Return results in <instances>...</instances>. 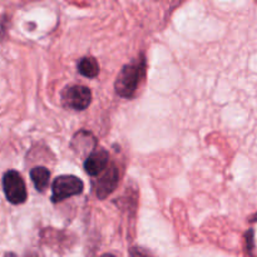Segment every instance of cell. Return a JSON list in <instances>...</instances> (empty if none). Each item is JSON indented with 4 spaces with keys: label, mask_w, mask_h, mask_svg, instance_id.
Listing matches in <instances>:
<instances>
[{
    "label": "cell",
    "mask_w": 257,
    "mask_h": 257,
    "mask_svg": "<svg viewBox=\"0 0 257 257\" xmlns=\"http://www.w3.org/2000/svg\"><path fill=\"white\" fill-rule=\"evenodd\" d=\"M4 257H17V255H15V253H13V252H9V253H7V255H5Z\"/></svg>",
    "instance_id": "cell-10"
},
{
    "label": "cell",
    "mask_w": 257,
    "mask_h": 257,
    "mask_svg": "<svg viewBox=\"0 0 257 257\" xmlns=\"http://www.w3.org/2000/svg\"><path fill=\"white\" fill-rule=\"evenodd\" d=\"M109 153L104 150H95L84 161V170L89 176H99L107 168Z\"/></svg>",
    "instance_id": "cell-6"
},
{
    "label": "cell",
    "mask_w": 257,
    "mask_h": 257,
    "mask_svg": "<svg viewBox=\"0 0 257 257\" xmlns=\"http://www.w3.org/2000/svg\"><path fill=\"white\" fill-rule=\"evenodd\" d=\"M3 188L7 200L13 205H22L27 201V187L19 172L10 170L3 176Z\"/></svg>",
    "instance_id": "cell-3"
},
{
    "label": "cell",
    "mask_w": 257,
    "mask_h": 257,
    "mask_svg": "<svg viewBox=\"0 0 257 257\" xmlns=\"http://www.w3.org/2000/svg\"><path fill=\"white\" fill-rule=\"evenodd\" d=\"M118 170L112 166L110 168H108L104 173L99 177L97 183V187H95V195L99 200H104L105 197L110 195L113 191L115 190L118 185Z\"/></svg>",
    "instance_id": "cell-5"
},
{
    "label": "cell",
    "mask_w": 257,
    "mask_h": 257,
    "mask_svg": "<svg viewBox=\"0 0 257 257\" xmlns=\"http://www.w3.org/2000/svg\"><path fill=\"white\" fill-rule=\"evenodd\" d=\"M30 178H32L34 187L37 188L38 192L43 193L45 188L48 187V185H49L50 172L45 167H34L30 171Z\"/></svg>",
    "instance_id": "cell-7"
},
{
    "label": "cell",
    "mask_w": 257,
    "mask_h": 257,
    "mask_svg": "<svg viewBox=\"0 0 257 257\" xmlns=\"http://www.w3.org/2000/svg\"><path fill=\"white\" fill-rule=\"evenodd\" d=\"M84 188V183L80 178L72 175L59 176L52 185V202L59 203L73 196L80 195Z\"/></svg>",
    "instance_id": "cell-2"
},
{
    "label": "cell",
    "mask_w": 257,
    "mask_h": 257,
    "mask_svg": "<svg viewBox=\"0 0 257 257\" xmlns=\"http://www.w3.org/2000/svg\"><path fill=\"white\" fill-rule=\"evenodd\" d=\"M100 257H114V256L110 255V253H105V255H103V256H100Z\"/></svg>",
    "instance_id": "cell-11"
},
{
    "label": "cell",
    "mask_w": 257,
    "mask_h": 257,
    "mask_svg": "<svg viewBox=\"0 0 257 257\" xmlns=\"http://www.w3.org/2000/svg\"><path fill=\"white\" fill-rule=\"evenodd\" d=\"M145 74L146 60L143 57L125 64L118 74L114 83L117 94L123 98H132L137 92L141 80L145 78Z\"/></svg>",
    "instance_id": "cell-1"
},
{
    "label": "cell",
    "mask_w": 257,
    "mask_h": 257,
    "mask_svg": "<svg viewBox=\"0 0 257 257\" xmlns=\"http://www.w3.org/2000/svg\"><path fill=\"white\" fill-rule=\"evenodd\" d=\"M131 257H151L147 252L140 250V248H132L131 250Z\"/></svg>",
    "instance_id": "cell-9"
},
{
    "label": "cell",
    "mask_w": 257,
    "mask_h": 257,
    "mask_svg": "<svg viewBox=\"0 0 257 257\" xmlns=\"http://www.w3.org/2000/svg\"><path fill=\"white\" fill-rule=\"evenodd\" d=\"M78 72L87 78H95L99 74V64L93 57H84L78 63Z\"/></svg>",
    "instance_id": "cell-8"
},
{
    "label": "cell",
    "mask_w": 257,
    "mask_h": 257,
    "mask_svg": "<svg viewBox=\"0 0 257 257\" xmlns=\"http://www.w3.org/2000/svg\"><path fill=\"white\" fill-rule=\"evenodd\" d=\"M92 102V92L84 85H72L63 90L62 103L64 107L75 110H84Z\"/></svg>",
    "instance_id": "cell-4"
}]
</instances>
